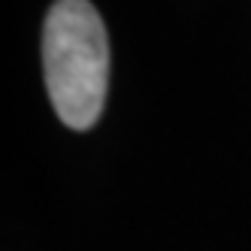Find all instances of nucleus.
Instances as JSON below:
<instances>
[{"mask_svg": "<svg viewBox=\"0 0 251 251\" xmlns=\"http://www.w3.org/2000/svg\"><path fill=\"white\" fill-rule=\"evenodd\" d=\"M43 67L58 118L73 130L94 127L109 88V40L88 0H58L49 9Z\"/></svg>", "mask_w": 251, "mask_h": 251, "instance_id": "1", "label": "nucleus"}]
</instances>
